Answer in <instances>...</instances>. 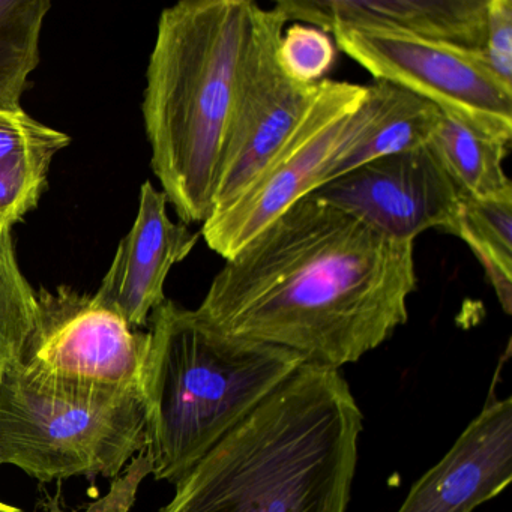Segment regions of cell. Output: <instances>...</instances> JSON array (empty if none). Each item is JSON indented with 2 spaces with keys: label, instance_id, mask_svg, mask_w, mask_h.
I'll use <instances>...</instances> for the list:
<instances>
[{
  "label": "cell",
  "instance_id": "13",
  "mask_svg": "<svg viewBox=\"0 0 512 512\" xmlns=\"http://www.w3.org/2000/svg\"><path fill=\"white\" fill-rule=\"evenodd\" d=\"M488 0H280L289 22L331 34L340 28H376L481 52Z\"/></svg>",
  "mask_w": 512,
  "mask_h": 512
},
{
  "label": "cell",
  "instance_id": "5",
  "mask_svg": "<svg viewBox=\"0 0 512 512\" xmlns=\"http://www.w3.org/2000/svg\"><path fill=\"white\" fill-rule=\"evenodd\" d=\"M148 448L142 389L46 376L20 361L0 380V466L37 481L116 479Z\"/></svg>",
  "mask_w": 512,
  "mask_h": 512
},
{
  "label": "cell",
  "instance_id": "7",
  "mask_svg": "<svg viewBox=\"0 0 512 512\" xmlns=\"http://www.w3.org/2000/svg\"><path fill=\"white\" fill-rule=\"evenodd\" d=\"M367 97V86L322 80L316 98L290 136L226 206L212 212L200 235L224 260L269 223L319 188L341 137Z\"/></svg>",
  "mask_w": 512,
  "mask_h": 512
},
{
  "label": "cell",
  "instance_id": "17",
  "mask_svg": "<svg viewBox=\"0 0 512 512\" xmlns=\"http://www.w3.org/2000/svg\"><path fill=\"white\" fill-rule=\"evenodd\" d=\"M47 0H0V109H19L29 76L40 65Z\"/></svg>",
  "mask_w": 512,
  "mask_h": 512
},
{
  "label": "cell",
  "instance_id": "12",
  "mask_svg": "<svg viewBox=\"0 0 512 512\" xmlns=\"http://www.w3.org/2000/svg\"><path fill=\"white\" fill-rule=\"evenodd\" d=\"M512 479V398L493 389L448 454L413 484L397 512H472Z\"/></svg>",
  "mask_w": 512,
  "mask_h": 512
},
{
  "label": "cell",
  "instance_id": "11",
  "mask_svg": "<svg viewBox=\"0 0 512 512\" xmlns=\"http://www.w3.org/2000/svg\"><path fill=\"white\" fill-rule=\"evenodd\" d=\"M166 194L146 181L140 188L139 212L92 302L118 314L133 329L148 325L155 308L166 301L164 283L176 263L190 256L200 233L175 223L167 214Z\"/></svg>",
  "mask_w": 512,
  "mask_h": 512
},
{
  "label": "cell",
  "instance_id": "8",
  "mask_svg": "<svg viewBox=\"0 0 512 512\" xmlns=\"http://www.w3.org/2000/svg\"><path fill=\"white\" fill-rule=\"evenodd\" d=\"M287 20L277 8L256 7L250 44L224 137L214 209L235 199L304 118L319 91L290 79L278 62Z\"/></svg>",
  "mask_w": 512,
  "mask_h": 512
},
{
  "label": "cell",
  "instance_id": "15",
  "mask_svg": "<svg viewBox=\"0 0 512 512\" xmlns=\"http://www.w3.org/2000/svg\"><path fill=\"white\" fill-rule=\"evenodd\" d=\"M430 143L464 197L494 199L512 194L511 181L503 170L511 143L443 112Z\"/></svg>",
  "mask_w": 512,
  "mask_h": 512
},
{
  "label": "cell",
  "instance_id": "23",
  "mask_svg": "<svg viewBox=\"0 0 512 512\" xmlns=\"http://www.w3.org/2000/svg\"><path fill=\"white\" fill-rule=\"evenodd\" d=\"M152 475V464L146 451L140 452L131 461L122 476L113 481L112 488L106 496L89 503L83 512H130L136 502L137 491L143 479ZM49 512H67L61 506L59 491L47 502ZM77 512V511H73Z\"/></svg>",
  "mask_w": 512,
  "mask_h": 512
},
{
  "label": "cell",
  "instance_id": "18",
  "mask_svg": "<svg viewBox=\"0 0 512 512\" xmlns=\"http://www.w3.org/2000/svg\"><path fill=\"white\" fill-rule=\"evenodd\" d=\"M37 316L38 292L20 269L13 233L0 235V380L22 359Z\"/></svg>",
  "mask_w": 512,
  "mask_h": 512
},
{
  "label": "cell",
  "instance_id": "22",
  "mask_svg": "<svg viewBox=\"0 0 512 512\" xmlns=\"http://www.w3.org/2000/svg\"><path fill=\"white\" fill-rule=\"evenodd\" d=\"M71 139L62 131L32 118L22 107L0 109V161L26 149L43 146L68 148Z\"/></svg>",
  "mask_w": 512,
  "mask_h": 512
},
{
  "label": "cell",
  "instance_id": "21",
  "mask_svg": "<svg viewBox=\"0 0 512 512\" xmlns=\"http://www.w3.org/2000/svg\"><path fill=\"white\" fill-rule=\"evenodd\" d=\"M479 55L496 79L512 89L511 0H488L484 43Z\"/></svg>",
  "mask_w": 512,
  "mask_h": 512
},
{
  "label": "cell",
  "instance_id": "1",
  "mask_svg": "<svg viewBox=\"0 0 512 512\" xmlns=\"http://www.w3.org/2000/svg\"><path fill=\"white\" fill-rule=\"evenodd\" d=\"M416 286L415 241L308 194L226 260L197 311L229 334L340 370L407 322Z\"/></svg>",
  "mask_w": 512,
  "mask_h": 512
},
{
  "label": "cell",
  "instance_id": "9",
  "mask_svg": "<svg viewBox=\"0 0 512 512\" xmlns=\"http://www.w3.org/2000/svg\"><path fill=\"white\" fill-rule=\"evenodd\" d=\"M149 332L67 286L38 292V316L22 362L46 376L142 389ZM143 391V389H142Z\"/></svg>",
  "mask_w": 512,
  "mask_h": 512
},
{
  "label": "cell",
  "instance_id": "20",
  "mask_svg": "<svg viewBox=\"0 0 512 512\" xmlns=\"http://www.w3.org/2000/svg\"><path fill=\"white\" fill-rule=\"evenodd\" d=\"M277 56L280 67L290 79L316 85L325 80L334 67L337 46L326 32L295 23L283 32Z\"/></svg>",
  "mask_w": 512,
  "mask_h": 512
},
{
  "label": "cell",
  "instance_id": "24",
  "mask_svg": "<svg viewBox=\"0 0 512 512\" xmlns=\"http://www.w3.org/2000/svg\"><path fill=\"white\" fill-rule=\"evenodd\" d=\"M0 512H25L23 509L17 508V506L8 505V503L0 500Z\"/></svg>",
  "mask_w": 512,
  "mask_h": 512
},
{
  "label": "cell",
  "instance_id": "19",
  "mask_svg": "<svg viewBox=\"0 0 512 512\" xmlns=\"http://www.w3.org/2000/svg\"><path fill=\"white\" fill-rule=\"evenodd\" d=\"M61 151L62 146H43L0 161V235L13 233L14 226L37 208Z\"/></svg>",
  "mask_w": 512,
  "mask_h": 512
},
{
  "label": "cell",
  "instance_id": "10",
  "mask_svg": "<svg viewBox=\"0 0 512 512\" xmlns=\"http://www.w3.org/2000/svg\"><path fill=\"white\" fill-rule=\"evenodd\" d=\"M310 194L409 241L433 229L455 236L464 202L431 143L368 161Z\"/></svg>",
  "mask_w": 512,
  "mask_h": 512
},
{
  "label": "cell",
  "instance_id": "2",
  "mask_svg": "<svg viewBox=\"0 0 512 512\" xmlns=\"http://www.w3.org/2000/svg\"><path fill=\"white\" fill-rule=\"evenodd\" d=\"M362 421L340 371L305 362L175 485L160 512H346Z\"/></svg>",
  "mask_w": 512,
  "mask_h": 512
},
{
  "label": "cell",
  "instance_id": "16",
  "mask_svg": "<svg viewBox=\"0 0 512 512\" xmlns=\"http://www.w3.org/2000/svg\"><path fill=\"white\" fill-rule=\"evenodd\" d=\"M455 236L484 268L506 314L512 311V194L494 199L464 197Z\"/></svg>",
  "mask_w": 512,
  "mask_h": 512
},
{
  "label": "cell",
  "instance_id": "4",
  "mask_svg": "<svg viewBox=\"0 0 512 512\" xmlns=\"http://www.w3.org/2000/svg\"><path fill=\"white\" fill-rule=\"evenodd\" d=\"M148 325L146 454L154 478L173 485L307 362L284 347L229 334L169 299Z\"/></svg>",
  "mask_w": 512,
  "mask_h": 512
},
{
  "label": "cell",
  "instance_id": "6",
  "mask_svg": "<svg viewBox=\"0 0 512 512\" xmlns=\"http://www.w3.org/2000/svg\"><path fill=\"white\" fill-rule=\"evenodd\" d=\"M331 34L338 49L374 80L406 89L511 143L512 89L496 79L478 52L388 29L340 28Z\"/></svg>",
  "mask_w": 512,
  "mask_h": 512
},
{
  "label": "cell",
  "instance_id": "3",
  "mask_svg": "<svg viewBox=\"0 0 512 512\" xmlns=\"http://www.w3.org/2000/svg\"><path fill=\"white\" fill-rule=\"evenodd\" d=\"M256 2L182 0L158 20L146 70L143 121L151 166L184 224L214 209L224 137Z\"/></svg>",
  "mask_w": 512,
  "mask_h": 512
},
{
  "label": "cell",
  "instance_id": "14",
  "mask_svg": "<svg viewBox=\"0 0 512 512\" xmlns=\"http://www.w3.org/2000/svg\"><path fill=\"white\" fill-rule=\"evenodd\" d=\"M440 116L439 107L392 83L367 85V97L329 160L322 185L368 161L428 145Z\"/></svg>",
  "mask_w": 512,
  "mask_h": 512
}]
</instances>
